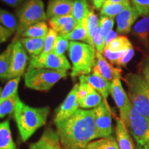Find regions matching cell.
<instances>
[{
	"label": "cell",
	"mask_w": 149,
	"mask_h": 149,
	"mask_svg": "<svg viewBox=\"0 0 149 149\" xmlns=\"http://www.w3.org/2000/svg\"><path fill=\"white\" fill-rule=\"evenodd\" d=\"M55 126L64 148L86 149L97 138L93 109H79L68 118L55 123Z\"/></svg>",
	"instance_id": "6da1fadb"
},
{
	"label": "cell",
	"mask_w": 149,
	"mask_h": 149,
	"mask_svg": "<svg viewBox=\"0 0 149 149\" xmlns=\"http://www.w3.org/2000/svg\"><path fill=\"white\" fill-rule=\"evenodd\" d=\"M50 108H35L25 104L21 100L18 102L13 113L19 133L22 141H26L37 129L46 123Z\"/></svg>",
	"instance_id": "7a4b0ae2"
},
{
	"label": "cell",
	"mask_w": 149,
	"mask_h": 149,
	"mask_svg": "<svg viewBox=\"0 0 149 149\" xmlns=\"http://www.w3.org/2000/svg\"><path fill=\"white\" fill-rule=\"evenodd\" d=\"M68 53L72 64L70 77L72 80L78 76L91 73L95 64V48L87 43L70 41Z\"/></svg>",
	"instance_id": "3957f363"
},
{
	"label": "cell",
	"mask_w": 149,
	"mask_h": 149,
	"mask_svg": "<svg viewBox=\"0 0 149 149\" xmlns=\"http://www.w3.org/2000/svg\"><path fill=\"white\" fill-rule=\"evenodd\" d=\"M125 81L132 107L149 120V86L142 75L137 73L128 74Z\"/></svg>",
	"instance_id": "277c9868"
},
{
	"label": "cell",
	"mask_w": 149,
	"mask_h": 149,
	"mask_svg": "<svg viewBox=\"0 0 149 149\" xmlns=\"http://www.w3.org/2000/svg\"><path fill=\"white\" fill-rule=\"evenodd\" d=\"M67 77V72L46 69H27L24 75L25 86L38 91H48L59 80Z\"/></svg>",
	"instance_id": "5b68a950"
},
{
	"label": "cell",
	"mask_w": 149,
	"mask_h": 149,
	"mask_svg": "<svg viewBox=\"0 0 149 149\" xmlns=\"http://www.w3.org/2000/svg\"><path fill=\"white\" fill-rule=\"evenodd\" d=\"M18 26L17 34L22 35L31 26L48 19L42 0H26L17 11Z\"/></svg>",
	"instance_id": "8992f818"
},
{
	"label": "cell",
	"mask_w": 149,
	"mask_h": 149,
	"mask_svg": "<svg viewBox=\"0 0 149 149\" xmlns=\"http://www.w3.org/2000/svg\"><path fill=\"white\" fill-rule=\"evenodd\" d=\"M135 139L137 149L149 145V120L132 107L126 126Z\"/></svg>",
	"instance_id": "52a82bcc"
},
{
	"label": "cell",
	"mask_w": 149,
	"mask_h": 149,
	"mask_svg": "<svg viewBox=\"0 0 149 149\" xmlns=\"http://www.w3.org/2000/svg\"><path fill=\"white\" fill-rule=\"evenodd\" d=\"M70 62L66 56L59 55L51 53L44 55H40L38 57L31 58L28 69L32 68H46L59 71L67 72L70 68Z\"/></svg>",
	"instance_id": "ba28073f"
},
{
	"label": "cell",
	"mask_w": 149,
	"mask_h": 149,
	"mask_svg": "<svg viewBox=\"0 0 149 149\" xmlns=\"http://www.w3.org/2000/svg\"><path fill=\"white\" fill-rule=\"evenodd\" d=\"M110 93L120 111V119L127 126L132 104L130 99L123 88L120 78H117L111 82Z\"/></svg>",
	"instance_id": "9c48e42d"
},
{
	"label": "cell",
	"mask_w": 149,
	"mask_h": 149,
	"mask_svg": "<svg viewBox=\"0 0 149 149\" xmlns=\"http://www.w3.org/2000/svg\"><path fill=\"white\" fill-rule=\"evenodd\" d=\"M13 51L10 74L8 79L20 77L23 75L25 71L26 67L29 57L19 40L14 39L13 40Z\"/></svg>",
	"instance_id": "30bf717a"
},
{
	"label": "cell",
	"mask_w": 149,
	"mask_h": 149,
	"mask_svg": "<svg viewBox=\"0 0 149 149\" xmlns=\"http://www.w3.org/2000/svg\"><path fill=\"white\" fill-rule=\"evenodd\" d=\"M95 115L97 138H104L111 136L112 117L109 106H107L103 101L101 104L93 109Z\"/></svg>",
	"instance_id": "8fae6325"
},
{
	"label": "cell",
	"mask_w": 149,
	"mask_h": 149,
	"mask_svg": "<svg viewBox=\"0 0 149 149\" xmlns=\"http://www.w3.org/2000/svg\"><path fill=\"white\" fill-rule=\"evenodd\" d=\"M78 86L79 84L74 85L64 101L57 108L54 119L55 124L68 118L79 109V106L77 97Z\"/></svg>",
	"instance_id": "7c38bea8"
},
{
	"label": "cell",
	"mask_w": 149,
	"mask_h": 149,
	"mask_svg": "<svg viewBox=\"0 0 149 149\" xmlns=\"http://www.w3.org/2000/svg\"><path fill=\"white\" fill-rule=\"evenodd\" d=\"M93 73L100 75L107 81L112 82L117 78H121V69L115 68L109 63L102 53L96 51L95 64L93 68Z\"/></svg>",
	"instance_id": "4fadbf2b"
},
{
	"label": "cell",
	"mask_w": 149,
	"mask_h": 149,
	"mask_svg": "<svg viewBox=\"0 0 149 149\" xmlns=\"http://www.w3.org/2000/svg\"><path fill=\"white\" fill-rule=\"evenodd\" d=\"M79 82L87 83L93 88L97 91L102 95L104 103L107 106H109L107 102V98L110 93L111 82L95 73L81 75L79 76Z\"/></svg>",
	"instance_id": "5bb4252c"
},
{
	"label": "cell",
	"mask_w": 149,
	"mask_h": 149,
	"mask_svg": "<svg viewBox=\"0 0 149 149\" xmlns=\"http://www.w3.org/2000/svg\"><path fill=\"white\" fill-rule=\"evenodd\" d=\"M139 14L133 6L127 7L116 17L117 32L126 34L131 30L132 26L137 19Z\"/></svg>",
	"instance_id": "9a60e30c"
},
{
	"label": "cell",
	"mask_w": 149,
	"mask_h": 149,
	"mask_svg": "<svg viewBox=\"0 0 149 149\" xmlns=\"http://www.w3.org/2000/svg\"><path fill=\"white\" fill-rule=\"evenodd\" d=\"M58 134L51 128L44 130L38 141L29 145L30 149H61Z\"/></svg>",
	"instance_id": "2e32d148"
},
{
	"label": "cell",
	"mask_w": 149,
	"mask_h": 149,
	"mask_svg": "<svg viewBox=\"0 0 149 149\" xmlns=\"http://www.w3.org/2000/svg\"><path fill=\"white\" fill-rule=\"evenodd\" d=\"M73 1L74 0H50L46 11L48 19L53 17L70 15Z\"/></svg>",
	"instance_id": "e0dca14e"
},
{
	"label": "cell",
	"mask_w": 149,
	"mask_h": 149,
	"mask_svg": "<svg viewBox=\"0 0 149 149\" xmlns=\"http://www.w3.org/2000/svg\"><path fill=\"white\" fill-rule=\"evenodd\" d=\"M48 24L51 29L57 31L59 35H64L71 32L77 24L70 15L66 16L53 17L49 19Z\"/></svg>",
	"instance_id": "ac0fdd59"
},
{
	"label": "cell",
	"mask_w": 149,
	"mask_h": 149,
	"mask_svg": "<svg viewBox=\"0 0 149 149\" xmlns=\"http://www.w3.org/2000/svg\"><path fill=\"white\" fill-rule=\"evenodd\" d=\"M115 135L120 149H135L133 141L128 133L127 127L121 119H117Z\"/></svg>",
	"instance_id": "d6986e66"
},
{
	"label": "cell",
	"mask_w": 149,
	"mask_h": 149,
	"mask_svg": "<svg viewBox=\"0 0 149 149\" xmlns=\"http://www.w3.org/2000/svg\"><path fill=\"white\" fill-rule=\"evenodd\" d=\"M25 50L29 53L32 58L38 57L44 49L45 38H30L22 37L19 39Z\"/></svg>",
	"instance_id": "ffe728a7"
},
{
	"label": "cell",
	"mask_w": 149,
	"mask_h": 149,
	"mask_svg": "<svg viewBox=\"0 0 149 149\" xmlns=\"http://www.w3.org/2000/svg\"><path fill=\"white\" fill-rule=\"evenodd\" d=\"M0 149H17L8 120L0 122Z\"/></svg>",
	"instance_id": "44dd1931"
},
{
	"label": "cell",
	"mask_w": 149,
	"mask_h": 149,
	"mask_svg": "<svg viewBox=\"0 0 149 149\" xmlns=\"http://www.w3.org/2000/svg\"><path fill=\"white\" fill-rule=\"evenodd\" d=\"M13 42L7 46L6 49L0 54V79H8L10 74L11 58H12Z\"/></svg>",
	"instance_id": "7402d4cb"
},
{
	"label": "cell",
	"mask_w": 149,
	"mask_h": 149,
	"mask_svg": "<svg viewBox=\"0 0 149 149\" xmlns=\"http://www.w3.org/2000/svg\"><path fill=\"white\" fill-rule=\"evenodd\" d=\"M91 10L86 0H74L71 15L79 24L86 18Z\"/></svg>",
	"instance_id": "603a6c76"
},
{
	"label": "cell",
	"mask_w": 149,
	"mask_h": 149,
	"mask_svg": "<svg viewBox=\"0 0 149 149\" xmlns=\"http://www.w3.org/2000/svg\"><path fill=\"white\" fill-rule=\"evenodd\" d=\"M49 29L44 22H40L31 26L22 33L21 36L30 38H46Z\"/></svg>",
	"instance_id": "cb8c5ba5"
},
{
	"label": "cell",
	"mask_w": 149,
	"mask_h": 149,
	"mask_svg": "<svg viewBox=\"0 0 149 149\" xmlns=\"http://www.w3.org/2000/svg\"><path fill=\"white\" fill-rule=\"evenodd\" d=\"M84 22L85 24L86 29L87 31V35H88V44L94 47V46H93V38L95 35L99 27V20L97 16L95 13L94 11L91 10L88 15L84 20Z\"/></svg>",
	"instance_id": "d4e9b609"
},
{
	"label": "cell",
	"mask_w": 149,
	"mask_h": 149,
	"mask_svg": "<svg viewBox=\"0 0 149 149\" xmlns=\"http://www.w3.org/2000/svg\"><path fill=\"white\" fill-rule=\"evenodd\" d=\"M20 101L18 93L0 102V119L14 113L18 102Z\"/></svg>",
	"instance_id": "484cf974"
},
{
	"label": "cell",
	"mask_w": 149,
	"mask_h": 149,
	"mask_svg": "<svg viewBox=\"0 0 149 149\" xmlns=\"http://www.w3.org/2000/svg\"><path fill=\"white\" fill-rule=\"evenodd\" d=\"M102 97L97 91L94 88L91 91V93L84 99L78 101L80 108L84 109H95L98 107L103 102Z\"/></svg>",
	"instance_id": "4316f807"
},
{
	"label": "cell",
	"mask_w": 149,
	"mask_h": 149,
	"mask_svg": "<svg viewBox=\"0 0 149 149\" xmlns=\"http://www.w3.org/2000/svg\"><path fill=\"white\" fill-rule=\"evenodd\" d=\"M86 149H120L117 140L113 136L92 141Z\"/></svg>",
	"instance_id": "83f0119b"
},
{
	"label": "cell",
	"mask_w": 149,
	"mask_h": 149,
	"mask_svg": "<svg viewBox=\"0 0 149 149\" xmlns=\"http://www.w3.org/2000/svg\"><path fill=\"white\" fill-rule=\"evenodd\" d=\"M130 2L122 3H109L104 4L100 9V14L102 16H107L109 17L115 18L120 14L124 9L130 6Z\"/></svg>",
	"instance_id": "f1b7e54d"
},
{
	"label": "cell",
	"mask_w": 149,
	"mask_h": 149,
	"mask_svg": "<svg viewBox=\"0 0 149 149\" xmlns=\"http://www.w3.org/2000/svg\"><path fill=\"white\" fill-rule=\"evenodd\" d=\"M66 40L69 41H83V42H86L88 44V35H87V31L86 29V26L84 21L82 23L77 24L74 29L72 30L71 32L68 34L61 35Z\"/></svg>",
	"instance_id": "f546056e"
},
{
	"label": "cell",
	"mask_w": 149,
	"mask_h": 149,
	"mask_svg": "<svg viewBox=\"0 0 149 149\" xmlns=\"http://www.w3.org/2000/svg\"><path fill=\"white\" fill-rule=\"evenodd\" d=\"M133 32L142 42H146L149 35V15L144 16L135 24Z\"/></svg>",
	"instance_id": "4dcf8cb0"
},
{
	"label": "cell",
	"mask_w": 149,
	"mask_h": 149,
	"mask_svg": "<svg viewBox=\"0 0 149 149\" xmlns=\"http://www.w3.org/2000/svg\"><path fill=\"white\" fill-rule=\"evenodd\" d=\"M0 23L12 33H15L17 29L18 22L15 17L8 11L0 8Z\"/></svg>",
	"instance_id": "1f68e13d"
},
{
	"label": "cell",
	"mask_w": 149,
	"mask_h": 149,
	"mask_svg": "<svg viewBox=\"0 0 149 149\" xmlns=\"http://www.w3.org/2000/svg\"><path fill=\"white\" fill-rule=\"evenodd\" d=\"M130 46H132V44L127 37L125 36H117L107 44L105 48L111 51L117 52L128 49Z\"/></svg>",
	"instance_id": "d6a6232c"
},
{
	"label": "cell",
	"mask_w": 149,
	"mask_h": 149,
	"mask_svg": "<svg viewBox=\"0 0 149 149\" xmlns=\"http://www.w3.org/2000/svg\"><path fill=\"white\" fill-rule=\"evenodd\" d=\"M20 77L11 79L7 82L4 86V88L1 91V97H0V102L5 99L13 95L14 94L17 93V88L19 83L20 81Z\"/></svg>",
	"instance_id": "836d02e7"
},
{
	"label": "cell",
	"mask_w": 149,
	"mask_h": 149,
	"mask_svg": "<svg viewBox=\"0 0 149 149\" xmlns=\"http://www.w3.org/2000/svg\"><path fill=\"white\" fill-rule=\"evenodd\" d=\"M58 33L53 29H49L48 33L45 38V43H44V49L40 55H44L46 54L51 53L53 50L54 44H55L56 39L58 36Z\"/></svg>",
	"instance_id": "e575fe53"
},
{
	"label": "cell",
	"mask_w": 149,
	"mask_h": 149,
	"mask_svg": "<svg viewBox=\"0 0 149 149\" xmlns=\"http://www.w3.org/2000/svg\"><path fill=\"white\" fill-rule=\"evenodd\" d=\"M69 40L65 39L64 37L59 35L54 44L52 52L59 55H64V53L68 50L69 46Z\"/></svg>",
	"instance_id": "d590c367"
},
{
	"label": "cell",
	"mask_w": 149,
	"mask_h": 149,
	"mask_svg": "<svg viewBox=\"0 0 149 149\" xmlns=\"http://www.w3.org/2000/svg\"><path fill=\"white\" fill-rule=\"evenodd\" d=\"M114 18L109 17L107 16H102L99 20V26L102 31V33L104 38L110 32L113 31L114 26Z\"/></svg>",
	"instance_id": "8d00e7d4"
},
{
	"label": "cell",
	"mask_w": 149,
	"mask_h": 149,
	"mask_svg": "<svg viewBox=\"0 0 149 149\" xmlns=\"http://www.w3.org/2000/svg\"><path fill=\"white\" fill-rule=\"evenodd\" d=\"M139 15H149V0H130Z\"/></svg>",
	"instance_id": "74e56055"
},
{
	"label": "cell",
	"mask_w": 149,
	"mask_h": 149,
	"mask_svg": "<svg viewBox=\"0 0 149 149\" xmlns=\"http://www.w3.org/2000/svg\"><path fill=\"white\" fill-rule=\"evenodd\" d=\"M93 46L95 48L96 51L99 52L100 53H103L104 49L106 47L105 39L102 33V31L100 29V26L98 27L97 31L94 38H93Z\"/></svg>",
	"instance_id": "f35d334b"
},
{
	"label": "cell",
	"mask_w": 149,
	"mask_h": 149,
	"mask_svg": "<svg viewBox=\"0 0 149 149\" xmlns=\"http://www.w3.org/2000/svg\"><path fill=\"white\" fill-rule=\"evenodd\" d=\"M131 47V46H130ZM128 49H124L120 51H117V52H113L110 51L108 48H106L104 51V55L105 56L106 58H107L109 60L111 61L112 64H116V63L120 59L122 58V56L126 53V52L127 51Z\"/></svg>",
	"instance_id": "ab89813d"
},
{
	"label": "cell",
	"mask_w": 149,
	"mask_h": 149,
	"mask_svg": "<svg viewBox=\"0 0 149 149\" xmlns=\"http://www.w3.org/2000/svg\"><path fill=\"white\" fill-rule=\"evenodd\" d=\"M93 88L87 83L79 82L77 91V97L78 101L83 100L86 97L91 91L93 90Z\"/></svg>",
	"instance_id": "60d3db41"
},
{
	"label": "cell",
	"mask_w": 149,
	"mask_h": 149,
	"mask_svg": "<svg viewBox=\"0 0 149 149\" xmlns=\"http://www.w3.org/2000/svg\"><path fill=\"white\" fill-rule=\"evenodd\" d=\"M133 55H134V49H133V46H132L131 47L128 48L127 51L126 52V53L122 56V58L117 61L115 65H117V66H125L127 64L130 60H131V59L133 57Z\"/></svg>",
	"instance_id": "b9f144b4"
},
{
	"label": "cell",
	"mask_w": 149,
	"mask_h": 149,
	"mask_svg": "<svg viewBox=\"0 0 149 149\" xmlns=\"http://www.w3.org/2000/svg\"><path fill=\"white\" fill-rule=\"evenodd\" d=\"M142 77L149 86V57L145 59L142 66Z\"/></svg>",
	"instance_id": "7bdbcfd3"
},
{
	"label": "cell",
	"mask_w": 149,
	"mask_h": 149,
	"mask_svg": "<svg viewBox=\"0 0 149 149\" xmlns=\"http://www.w3.org/2000/svg\"><path fill=\"white\" fill-rule=\"evenodd\" d=\"M12 35L13 33L10 31L0 24V42H5Z\"/></svg>",
	"instance_id": "ee69618b"
},
{
	"label": "cell",
	"mask_w": 149,
	"mask_h": 149,
	"mask_svg": "<svg viewBox=\"0 0 149 149\" xmlns=\"http://www.w3.org/2000/svg\"><path fill=\"white\" fill-rule=\"evenodd\" d=\"M1 1L12 7H17L24 0H1Z\"/></svg>",
	"instance_id": "f6af8a7d"
},
{
	"label": "cell",
	"mask_w": 149,
	"mask_h": 149,
	"mask_svg": "<svg viewBox=\"0 0 149 149\" xmlns=\"http://www.w3.org/2000/svg\"><path fill=\"white\" fill-rule=\"evenodd\" d=\"M117 37V33L115 32V31H112L111 32H110L109 34H108L107 36L105 37V43H106V45H107V44H109V43L112 41L113 40H114L115 37Z\"/></svg>",
	"instance_id": "bcb514c9"
},
{
	"label": "cell",
	"mask_w": 149,
	"mask_h": 149,
	"mask_svg": "<svg viewBox=\"0 0 149 149\" xmlns=\"http://www.w3.org/2000/svg\"><path fill=\"white\" fill-rule=\"evenodd\" d=\"M107 0H93V6L96 9H101Z\"/></svg>",
	"instance_id": "7dc6e473"
},
{
	"label": "cell",
	"mask_w": 149,
	"mask_h": 149,
	"mask_svg": "<svg viewBox=\"0 0 149 149\" xmlns=\"http://www.w3.org/2000/svg\"><path fill=\"white\" fill-rule=\"evenodd\" d=\"M130 2L129 0H107L104 4H109V3H122Z\"/></svg>",
	"instance_id": "c3c4849f"
},
{
	"label": "cell",
	"mask_w": 149,
	"mask_h": 149,
	"mask_svg": "<svg viewBox=\"0 0 149 149\" xmlns=\"http://www.w3.org/2000/svg\"><path fill=\"white\" fill-rule=\"evenodd\" d=\"M139 149H149V145H148V146H145L144 147H142V148Z\"/></svg>",
	"instance_id": "681fc988"
},
{
	"label": "cell",
	"mask_w": 149,
	"mask_h": 149,
	"mask_svg": "<svg viewBox=\"0 0 149 149\" xmlns=\"http://www.w3.org/2000/svg\"><path fill=\"white\" fill-rule=\"evenodd\" d=\"M1 91H2V88L0 87V97H1Z\"/></svg>",
	"instance_id": "f907efd6"
},
{
	"label": "cell",
	"mask_w": 149,
	"mask_h": 149,
	"mask_svg": "<svg viewBox=\"0 0 149 149\" xmlns=\"http://www.w3.org/2000/svg\"><path fill=\"white\" fill-rule=\"evenodd\" d=\"M63 149H71V148H63ZM77 149H81V148H77Z\"/></svg>",
	"instance_id": "816d5d0a"
},
{
	"label": "cell",
	"mask_w": 149,
	"mask_h": 149,
	"mask_svg": "<svg viewBox=\"0 0 149 149\" xmlns=\"http://www.w3.org/2000/svg\"><path fill=\"white\" fill-rule=\"evenodd\" d=\"M1 42H0V44H1Z\"/></svg>",
	"instance_id": "f5cc1de1"
}]
</instances>
